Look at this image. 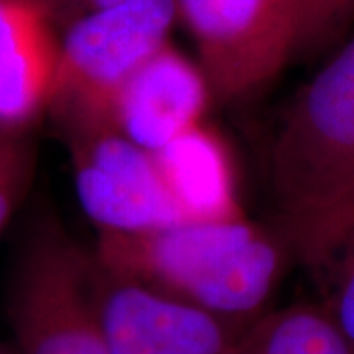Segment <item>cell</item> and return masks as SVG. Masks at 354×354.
<instances>
[{
  "label": "cell",
  "mask_w": 354,
  "mask_h": 354,
  "mask_svg": "<svg viewBox=\"0 0 354 354\" xmlns=\"http://www.w3.org/2000/svg\"><path fill=\"white\" fill-rule=\"evenodd\" d=\"M232 354H354V348L321 305L295 304L256 319Z\"/></svg>",
  "instance_id": "cell-11"
},
{
  "label": "cell",
  "mask_w": 354,
  "mask_h": 354,
  "mask_svg": "<svg viewBox=\"0 0 354 354\" xmlns=\"http://www.w3.org/2000/svg\"><path fill=\"white\" fill-rule=\"evenodd\" d=\"M36 122L0 124V232L32 187L38 160Z\"/></svg>",
  "instance_id": "cell-13"
},
{
  "label": "cell",
  "mask_w": 354,
  "mask_h": 354,
  "mask_svg": "<svg viewBox=\"0 0 354 354\" xmlns=\"http://www.w3.org/2000/svg\"><path fill=\"white\" fill-rule=\"evenodd\" d=\"M91 278L111 354H232L248 329L120 278L93 254Z\"/></svg>",
  "instance_id": "cell-7"
},
{
  "label": "cell",
  "mask_w": 354,
  "mask_h": 354,
  "mask_svg": "<svg viewBox=\"0 0 354 354\" xmlns=\"http://www.w3.org/2000/svg\"><path fill=\"white\" fill-rule=\"evenodd\" d=\"M270 179L279 225L301 262L354 205V38L293 97Z\"/></svg>",
  "instance_id": "cell-2"
},
{
  "label": "cell",
  "mask_w": 354,
  "mask_h": 354,
  "mask_svg": "<svg viewBox=\"0 0 354 354\" xmlns=\"http://www.w3.org/2000/svg\"><path fill=\"white\" fill-rule=\"evenodd\" d=\"M177 0H130L75 18L59 51L50 111L59 127L114 124L116 97L142 65L169 44Z\"/></svg>",
  "instance_id": "cell-3"
},
{
  "label": "cell",
  "mask_w": 354,
  "mask_h": 354,
  "mask_svg": "<svg viewBox=\"0 0 354 354\" xmlns=\"http://www.w3.org/2000/svg\"><path fill=\"white\" fill-rule=\"evenodd\" d=\"M79 203L99 232H144L185 223L156 153L109 122L62 127Z\"/></svg>",
  "instance_id": "cell-5"
},
{
  "label": "cell",
  "mask_w": 354,
  "mask_h": 354,
  "mask_svg": "<svg viewBox=\"0 0 354 354\" xmlns=\"http://www.w3.org/2000/svg\"><path fill=\"white\" fill-rule=\"evenodd\" d=\"M0 354H12V353H8V351H4V348H0Z\"/></svg>",
  "instance_id": "cell-16"
},
{
  "label": "cell",
  "mask_w": 354,
  "mask_h": 354,
  "mask_svg": "<svg viewBox=\"0 0 354 354\" xmlns=\"http://www.w3.org/2000/svg\"><path fill=\"white\" fill-rule=\"evenodd\" d=\"M127 2H130V0H48V4L51 6L53 14L69 10V12L77 14L75 18L91 12L109 10V8L120 6V4H127ZM75 18H73V20H75Z\"/></svg>",
  "instance_id": "cell-15"
},
{
  "label": "cell",
  "mask_w": 354,
  "mask_h": 354,
  "mask_svg": "<svg viewBox=\"0 0 354 354\" xmlns=\"http://www.w3.org/2000/svg\"><path fill=\"white\" fill-rule=\"evenodd\" d=\"M301 264L315 276L319 305L354 348V205Z\"/></svg>",
  "instance_id": "cell-12"
},
{
  "label": "cell",
  "mask_w": 354,
  "mask_h": 354,
  "mask_svg": "<svg viewBox=\"0 0 354 354\" xmlns=\"http://www.w3.org/2000/svg\"><path fill=\"white\" fill-rule=\"evenodd\" d=\"M95 260L120 278L250 327L297 260L288 232L246 216L144 232H99Z\"/></svg>",
  "instance_id": "cell-1"
},
{
  "label": "cell",
  "mask_w": 354,
  "mask_h": 354,
  "mask_svg": "<svg viewBox=\"0 0 354 354\" xmlns=\"http://www.w3.org/2000/svg\"><path fill=\"white\" fill-rule=\"evenodd\" d=\"M213 95L258 93L293 57L297 0H177Z\"/></svg>",
  "instance_id": "cell-6"
},
{
  "label": "cell",
  "mask_w": 354,
  "mask_h": 354,
  "mask_svg": "<svg viewBox=\"0 0 354 354\" xmlns=\"http://www.w3.org/2000/svg\"><path fill=\"white\" fill-rule=\"evenodd\" d=\"M211 97L213 88L201 65L165 44L120 88L114 127L156 153L201 124Z\"/></svg>",
  "instance_id": "cell-8"
},
{
  "label": "cell",
  "mask_w": 354,
  "mask_h": 354,
  "mask_svg": "<svg viewBox=\"0 0 354 354\" xmlns=\"http://www.w3.org/2000/svg\"><path fill=\"white\" fill-rule=\"evenodd\" d=\"M48 0H0V124L48 111L62 41Z\"/></svg>",
  "instance_id": "cell-9"
},
{
  "label": "cell",
  "mask_w": 354,
  "mask_h": 354,
  "mask_svg": "<svg viewBox=\"0 0 354 354\" xmlns=\"http://www.w3.org/2000/svg\"><path fill=\"white\" fill-rule=\"evenodd\" d=\"M354 24V0H297L293 57L315 55Z\"/></svg>",
  "instance_id": "cell-14"
},
{
  "label": "cell",
  "mask_w": 354,
  "mask_h": 354,
  "mask_svg": "<svg viewBox=\"0 0 354 354\" xmlns=\"http://www.w3.org/2000/svg\"><path fill=\"white\" fill-rule=\"evenodd\" d=\"M6 315L20 354H111L95 304L91 254L53 218L41 221L26 241Z\"/></svg>",
  "instance_id": "cell-4"
},
{
  "label": "cell",
  "mask_w": 354,
  "mask_h": 354,
  "mask_svg": "<svg viewBox=\"0 0 354 354\" xmlns=\"http://www.w3.org/2000/svg\"><path fill=\"white\" fill-rule=\"evenodd\" d=\"M156 158L185 223L244 218L234 156L215 128L201 122L156 152Z\"/></svg>",
  "instance_id": "cell-10"
}]
</instances>
